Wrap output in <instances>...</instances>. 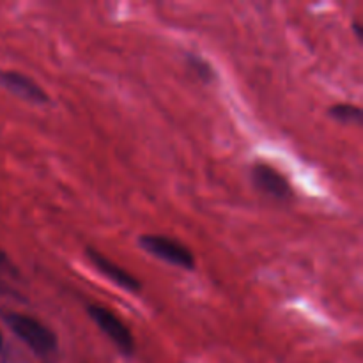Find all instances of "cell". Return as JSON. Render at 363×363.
I'll return each instance as SVG.
<instances>
[{
	"mask_svg": "<svg viewBox=\"0 0 363 363\" xmlns=\"http://www.w3.org/2000/svg\"><path fill=\"white\" fill-rule=\"evenodd\" d=\"M252 181L259 191L277 201H289L293 197V188L287 177L268 163L259 162L252 167Z\"/></svg>",
	"mask_w": 363,
	"mask_h": 363,
	"instance_id": "4",
	"label": "cell"
},
{
	"mask_svg": "<svg viewBox=\"0 0 363 363\" xmlns=\"http://www.w3.org/2000/svg\"><path fill=\"white\" fill-rule=\"evenodd\" d=\"M330 117L337 119L339 123L344 124H354L360 126L362 124V108L351 103H337V105L330 106Z\"/></svg>",
	"mask_w": 363,
	"mask_h": 363,
	"instance_id": "7",
	"label": "cell"
},
{
	"mask_svg": "<svg viewBox=\"0 0 363 363\" xmlns=\"http://www.w3.org/2000/svg\"><path fill=\"white\" fill-rule=\"evenodd\" d=\"M87 314L92 321L98 325V328L112 340L117 346V350L123 351L124 354H133L135 353V339L133 333L130 332L126 325L113 314L110 308L101 307V305L91 303L87 305Z\"/></svg>",
	"mask_w": 363,
	"mask_h": 363,
	"instance_id": "3",
	"label": "cell"
},
{
	"mask_svg": "<svg viewBox=\"0 0 363 363\" xmlns=\"http://www.w3.org/2000/svg\"><path fill=\"white\" fill-rule=\"evenodd\" d=\"M85 255H87L89 262L96 268V272L101 273L105 279H108L110 282L119 286L121 289L128 291V293L131 294H138L142 291V284L137 277H133L131 273H128L126 269L121 268L119 264L110 261L108 257H105V255L99 250H96L94 247L85 248Z\"/></svg>",
	"mask_w": 363,
	"mask_h": 363,
	"instance_id": "6",
	"label": "cell"
},
{
	"mask_svg": "<svg viewBox=\"0 0 363 363\" xmlns=\"http://www.w3.org/2000/svg\"><path fill=\"white\" fill-rule=\"evenodd\" d=\"M4 262H7V255L0 250V264H4Z\"/></svg>",
	"mask_w": 363,
	"mask_h": 363,
	"instance_id": "10",
	"label": "cell"
},
{
	"mask_svg": "<svg viewBox=\"0 0 363 363\" xmlns=\"http://www.w3.org/2000/svg\"><path fill=\"white\" fill-rule=\"evenodd\" d=\"M186 64L188 67H190L191 73H194L199 80L204 82V84H211V82L216 80V73L215 69H213V66L208 60L202 59L201 55L190 53V55L186 57Z\"/></svg>",
	"mask_w": 363,
	"mask_h": 363,
	"instance_id": "8",
	"label": "cell"
},
{
	"mask_svg": "<svg viewBox=\"0 0 363 363\" xmlns=\"http://www.w3.org/2000/svg\"><path fill=\"white\" fill-rule=\"evenodd\" d=\"M353 28H354V32H357L358 41H363V39H362V25L358 23V21H354V23H353Z\"/></svg>",
	"mask_w": 363,
	"mask_h": 363,
	"instance_id": "9",
	"label": "cell"
},
{
	"mask_svg": "<svg viewBox=\"0 0 363 363\" xmlns=\"http://www.w3.org/2000/svg\"><path fill=\"white\" fill-rule=\"evenodd\" d=\"M4 321L13 330L14 335L27 344L35 354L45 357L57 350V335L35 318L20 312H7L4 314Z\"/></svg>",
	"mask_w": 363,
	"mask_h": 363,
	"instance_id": "1",
	"label": "cell"
},
{
	"mask_svg": "<svg viewBox=\"0 0 363 363\" xmlns=\"http://www.w3.org/2000/svg\"><path fill=\"white\" fill-rule=\"evenodd\" d=\"M0 87L9 91L16 98L34 103V105H48L50 103V96L46 94L45 89L20 71H0Z\"/></svg>",
	"mask_w": 363,
	"mask_h": 363,
	"instance_id": "5",
	"label": "cell"
},
{
	"mask_svg": "<svg viewBox=\"0 0 363 363\" xmlns=\"http://www.w3.org/2000/svg\"><path fill=\"white\" fill-rule=\"evenodd\" d=\"M137 241L142 250L167 264L177 266V268L188 269V272L195 268L194 252L181 241L162 236V234H142Z\"/></svg>",
	"mask_w": 363,
	"mask_h": 363,
	"instance_id": "2",
	"label": "cell"
},
{
	"mask_svg": "<svg viewBox=\"0 0 363 363\" xmlns=\"http://www.w3.org/2000/svg\"><path fill=\"white\" fill-rule=\"evenodd\" d=\"M2 342H4V339H2V333H0V350H2Z\"/></svg>",
	"mask_w": 363,
	"mask_h": 363,
	"instance_id": "11",
	"label": "cell"
}]
</instances>
